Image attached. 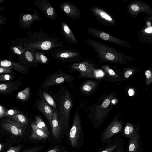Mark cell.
I'll return each instance as SVG.
<instances>
[{
  "label": "cell",
  "instance_id": "obj_1",
  "mask_svg": "<svg viewBox=\"0 0 152 152\" xmlns=\"http://www.w3.org/2000/svg\"><path fill=\"white\" fill-rule=\"evenodd\" d=\"M10 42L26 50H48L64 46L58 38L52 37L42 31L35 33L28 37L21 39L16 38Z\"/></svg>",
  "mask_w": 152,
  "mask_h": 152
},
{
  "label": "cell",
  "instance_id": "obj_2",
  "mask_svg": "<svg viewBox=\"0 0 152 152\" xmlns=\"http://www.w3.org/2000/svg\"><path fill=\"white\" fill-rule=\"evenodd\" d=\"M85 41L97 52L98 57L100 60L114 63L118 59V52L114 48L94 40L86 39Z\"/></svg>",
  "mask_w": 152,
  "mask_h": 152
},
{
  "label": "cell",
  "instance_id": "obj_3",
  "mask_svg": "<svg viewBox=\"0 0 152 152\" xmlns=\"http://www.w3.org/2000/svg\"><path fill=\"white\" fill-rule=\"evenodd\" d=\"M83 132L82 129L80 115L77 111L73 119L70 130L69 140L70 144L75 148L77 149L83 140Z\"/></svg>",
  "mask_w": 152,
  "mask_h": 152
},
{
  "label": "cell",
  "instance_id": "obj_4",
  "mask_svg": "<svg viewBox=\"0 0 152 152\" xmlns=\"http://www.w3.org/2000/svg\"><path fill=\"white\" fill-rule=\"evenodd\" d=\"M72 106V102L68 92L61 97L59 119L62 128L67 127L69 124V115Z\"/></svg>",
  "mask_w": 152,
  "mask_h": 152
},
{
  "label": "cell",
  "instance_id": "obj_5",
  "mask_svg": "<svg viewBox=\"0 0 152 152\" xmlns=\"http://www.w3.org/2000/svg\"><path fill=\"white\" fill-rule=\"evenodd\" d=\"M71 80L70 76L61 71L55 72L50 75L45 80L41 87L46 88L49 87L59 85L64 82H69Z\"/></svg>",
  "mask_w": 152,
  "mask_h": 152
},
{
  "label": "cell",
  "instance_id": "obj_6",
  "mask_svg": "<svg viewBox=\"0 0 152 152\" xmlns=\"http://www.w3.org/2000/svg\"><path fill=\"white\" fill-rule=\"evenodd\" d=\"M121 127L120 122L116 119H113L102 132L100 142L103 143L108 142L112 137L120 131Z\"/></svg>",
  "mask_w": 152,
  "mask_h": 152
},
{
  "label": "cell",
  "instance_id": "obj_7",
  "mask_svg": "<svg viewBox=\"0 0 152 152\" xmlns=\"http://www.w3.org/2000/svg\"><path fill=\"white\" fill-rule=\"evenodd\" d=\"M1 127L14 136H21L24 133V126L7 118L3 120Z\"/></svg>",
  "mask_w": 152,
  "mask_h": 152
},
{
  "label": "cell",
  "instance_id": "obj_8",
  "mask_svg": "<svg viewBox=\"0 0 152 152\" xmlns=\"http://www.w3.org/2000/svg\"><path fill=\"white\" fill-rule=\"evenodd\" d=\"M87 32L89 34L104 41L118 44L122 43L121 40L114 36L96 28H89Z\"/></svg>",
  "mask_w": 152,
  "mask_h": 152
},
{
  "label": "cell",
  "instance_id": "obj_9",
  "mask_svg": "<svg viewBox=\"0 0 152 152\" xmlns=\"http://www.w3.org/2000/svg\"><path fill=\"white\" fill-rule=\"evenodd\" d=\"M35 4L46 17L52 20H55L57 17L56 12L48 0H36Z\"/></svg>",
  "mask_w": 152,
  "mask_h": 152
},
{
  "label": "cell",
  "instance_id": "obj_10",
  "mask_svg": "<svg viewBox=\"0 0 152 152\" xmlns=\"http://www.w3.org/2000/svg\"><path fill=\"white\" fill-rule=\"evenodd\" d=\"M110 97L105 99L96 109L94 113V118L97 121H101L105 117L110 110Z\"/></svg>",
  "mask_w": 152,
  "mask_h": 152
},
{
  "label": "cell",
  "instance_id": "obj_11",
  "mask_svg": "<svg viewBox=\"0 0 152 152\" xmlns=\"http://www.w3.org/2000/svg\"><path fill=\"white\" fill-rule=\"evenodd\" d=\"M37 108L48 121L51 127L52 117L54 112V109L42 98L39 100L37 105Z\"/></svg>",
  "mask_w": 152,
  "mask_h": 152
},
{
  "label": "cell",
  "instance_id": "obj_12",
  "mask_svg": "<svg viewBox=\"0 0 152 152\" xmlns=\"http://www.w3.org/2000/svg\"><path fill=\"white\" fill-rule=\"evenodd\" d=\"M60 7L65 14L71 18L76 20L80 17V10L74 4L64 2L60 4Z\"/></svg>",
  "mask_w": 152,
  "mask_h": 152
},
{
  "label": "cell",
  "instance_id": "obj_13",
  "mask_svg": "<svg viewBox=\"0 0 152 152\" xmlns=\"http://www.w3.org/2000/svg\"><path fill=\"white\" fill-rule=\"evenodd\" d=\"M52 53L53 57L61 60L74 59L79 57L80 53L70 50H63L59 48L55 50Z\"/></svg>",
  "mask_w": 152,
  "mask_h": 152
},
{
  "label": "cell",
  "instance_id": "obj_14",
  "mask_svg": "<svg viewBox=\"0 0 152 152\" xmlns=\"http://www.w3.org/2000/svg\"><path fill=\"white\" fill-rule=\"evenodd\" d=\"M23 83L19 80L1 83L0 93L4 95L10 94Z\"/></svg>",
  "mask_w": 152,
  "mask_h": 152
},
{
  "label": "cell",
  "instance_id": "obj_15",
  "mask_svg": "<svg viewBox=\"0 0 152 152\" xmlns=\"http://www.w3.org/2000/svg\"><path fill=\"white\" fill-rule=\"evenodd\" d=\"M91 10V12L99 20L104 22L105 24H109L110 26L114 24L113 19L108 14L103 10L96 8H92Z\"/></svg>",
  "mask_w": 152,
  "mask_h": 152
},
{
  "label": "cell",
  "instance_id": "obj_16",
  "mask_svg": "<svg viewBox=\"0 0 152 152\" xmlns=\"http://www.w3.org/2000/svg\"><path fill=\"white\" fill-rule=\"evenodd\" d=\"M41 19L38 14L34 12L33 14H27L23 15L19 18L20 25L25 28L30 27L33 22Z\"/></svg>",
  "mask_w": 152,
  "mask_h": 152
},
{
  "label": "cell",
  "instance_id": "obj_17",
  "mask_svg": "<svg viewBox=\"0 0 152 152\" xmlns=\"http://www.w3.org/2000/svg\"><path fill=\"white\" fill-rule=\"evenodd\" d=\"M0 67H10L22 74L27 73L28 72L27 68L21 64L7 60L1 62Z\"/></svg>",
  "mask_w": 152,
  "mask_h": 152
},
{
  "label": "cell",
  "instance_id": "obj_18",
  "mask_svg": "<svg viewBox=\"0 0 152 152\" xmlns=\"http://www.w3.org/2000/svg\"><path fill=\"white\" fill-rule=\"evenodd\" d=\"M52 135L55 138H57L61 134L62 127L61 124L58 113L54 111L53 115L51 127Z\"/></svg>",
  "mask_w": 152,
  "mask_h": 152
},
{
  "label": "cell",
  "instance_id": "obj_19",
  "mask_svg": "<svg viewBox=\"0 0 152 152\" xmlns=\"http://www.w3.org/2000/svg\"><path fill=\"white\" fill-rule=\"evenodd\" d=\"M61 32L63 36L66 40L71 43L78 44L70 29L66 24L64 22L61 23Z\"/></svg>",
  "mask_w": 152,
  "mask_h": 152
},
{
  "label": "cell",
  "instance_id": "obj_20",
  "mask_svg": "<svg viewBox=\"0 0 152 152\" xmlns=\"http://www.w3.org/2000/svg\"><path fill=\"white\" fill-rule=\"evenodd\" d=\"M32 129L31 133L29 138L32 139L41 140L46 139L48 136L39 129L34 122L31 124Z\"/></svg>",
  "mask_w": 152,
  "mask_h": 152
},
{
  "label": "cell",
  "instance_id": "obj_21",
  "mask_svg": "<svg viewBox=\"0 0 152 152\" xmlns=\"http://www.w3.org/2000/svg\"><path fill=\"white\" fill-rule=\"evenodd\" d=\"M77 66L75 67L79 70L82 75L87 76L89 77H91L92 73L94 69L87 62L80 63L77 64Z\"/></svg>",
  "mask_w": 152,
  "mask_h": 152
},
{
  "label": "cell",
  "instance_id": "obj_22",
  "mask_svg": "<svg viewBox=\"0 0 152 152\" xmlns=\"http://www.w3.org/2000/svg\"><path fill=\"white\" fill-rule=\"evenodd\" d=\"M106 148L99 152H114L119 147V142L118 138L115 137L108 142Z\"/></svg>",
  "mask_w": 152,
  "mask_h": 152
},
{
  "label": "cell",
  "instance_id": "obj_23",
  "mask_svg": "<svg viewBox=\"0 0 152 152\" xmlns=\"http://www.w3.org/2000/svg\"><path fill=\"white\" fill-rule=\"evenodd\" d=\"M6 117L24 126L26 125L28 123V120L27 118L22 114L19 113L12 115L8 116Z\"/></svg>",
  "mask_w": 152,
  "mask_h": 152
},
{
  "label": "cell",
  "instance_id": "obj_24",
  "mask_svg": "<svg viewBox=\"0 0 152 152\" xmlns=\"http://www.w3.org/2000/svg\"><path fill=\"white\" fill-rule=\"evenodd\" d=\"M34 123L37 127L48 136L49 132L48 127L42 119L39 116L35 118Z\"/></svg>",
  "mask_w": 152,
  "mask_h": 152
},
{
  "label": "cell",
  "instance_id": "obj_25",
  "mask_svg": "<svg viewBox=\"0 0 152 152\" xmlns=\"http://www.w3.org/2000/svg\"><path fill=\"white\" fill-rule=\"evenodd\" d=\"M30 88L27 87L19 92L16 96L17 99L23 101H26L29 97Z\"/></svg>",
  "mask_w": 152,
  "mask_h": 152
},
{
  "label": "cell",
  "instance_id": "obj_26",
  "mask_svg": "<svg viewBox=\"0 0 152 152\" xmlns=\"http://www.w3.org/2000/svg\"><path fill=\"white\" fill-rule=\"evenodd\" d=\"M30 50H26L24 53L25 58L24 59L25 60H24V63L26 64L28 63H34L37 61L35 58V55H34L33 53Z\"/></svg>",
  "mask_w": 152,
  "mask_h": 152
},
{
  "label": "cell",
  "instance_id": "obj_27",
  "mask_svg": "<svg viewBox=\"0 0 152 152\" xmlns=\"http://www.w3.org/2000/svg\"><path fill=\"white\" fill-rule=\"evenodd\" d=\"M96 86V82L89 81L85 82L82 85L81 89L83 91L89 92L92 91Z\"/></svg>",
  "mask_w": 152,
  "mask_h": 152
},
{
  "label": "cell",
  "instance_id": "obj_28",
  "mask_svg": "<svg viewBox=\"0 0 152 152\" xmlns=\"http://www.w3.org/2000/svg\"><path fill=\"white\" fill-rule=\"evenodd\" d=\"M42 95L43 98L44 99L56 110V104L53 98L49 94L45 92H43Z\"/></svg>",
  "mask_w": 152,
  "mask_h": 152
},
{
  "label": "cell",
  "instance_id": "obj_29",
  "mask_svg": "<svg viewBox=\"0 0 152 152\" xmlns=\"http://www.w3.org/2000/svg\"><path fill=\"white\" fill-rule=\"evenodd\" d=\"M34 55L37 62L42 63H46L47 62V58L42 53L37 52Z\"/></svg>",
  "mask_w": 152,
  "mask_h": 152
},
{
  "label": "cell",
  "instance_id": "obj_30",
  "mask_svg": "<svg viewBox=\"0 0 152 152\" xmlns=\"http://www.w3.org/2000/svg\"><path fill=\"white\" fill-rule=\"evenodd\" d=\"M15 78L14 75L11 74H2L0 75V81H11Z\"/></svg>",
  "mask_w": 152,
  "mask_h": 152
},
{
  "label": "cell",
  "instance_id": "obj_31",
  "mask_svg": "<svg viewBox=\"0 0 152 152\" xmlns=\"http://www.w3.org/2000/svg\"><path fill=\"white\" fill-rule=\"evenodd\" d=\"M43 145H39L28 148L20 152H39L43 148Z\"/></svg>",
  "mask_w": 152,
  "mask_h": 152
},
{
  "label": "cell",
  "instance_id": "obj_32",
  "mask_svg": "<svg viewBox=\"0 0 152 152\" xmlns=\"http://www.w3.org/2000/svg\"><path fill=\"white\" fill-rule=\"evenodd\" d=\"M21 112L17 110L11 109L6 110L4 115V117L12 115L18 114L20 113Z\"/></svg>",
  "mask_w": 152,
  "mask_h": 152
},
{
  "label": "cell",
  "instance_id": "obj_33",
  "mask_svg": "<svg viewBox=\"0 0 152 152\" xmlns=\"http://www.w3.org/2000/svg\"><path fill=\"white\" fill-rule=\"evenodd\" d=\"M12 50L15 53L20 55L22 56L23 53H24L26 50L22 49L20 47L15 45L12 47Z\"/></svg>",
  "mask_w": 152,
  "mask_h": 152
},
{
  "label": "cell",
  "instance_id": "obj_34",
  "mask_svg": "<svg viewBox=\"0 0 152 152\" xmlns=\"http://www.w3.org/2000/svg\"><path fill=\"white\" fill-rule=\"evenodd\" d=\"M12 69L8 67H0V74H14L12 71Z\"/></svg>",
  "mask_w": 152,
  "mask_h": 152
},
{
  "label": "cell",
  "instance_id": "obj_35",
  "mask_svg": "<svg viewBox=\"0 0 152 152\" xmlns=\"http://www.w3.org/2000/svg\"><path fill=\"white\" fill-rule=\"evenodd\" d=\"M104 75L103 72L100 70H94L92 73L91 77H94L96 78H99L102 77Z\"/></svg>",
  "mask_w": 152,
  "mask_h": 152
},
{
  "label": "cell",
  "instance_id": "obj_36",
  "mask_svg": "<svg viewBox=\"0 0 152 152\" xmlns=\"http://www.w3.org/2000/svg\"><path fill=\"white\" fill-rule=\"evenodd\" d=\"M21 148V145L11 147L5 152H19Z\"/></svg>",
  "mask_w": 152,
  "mask_h": 152
},
{
  "label": "cell",
  "instance_id": "obj_37",
  "mask_svg": "<svg viewBox=\"0 0 152 152\" xmlns=\"http://www.w3.org/2000/svg\"><path fill=\"white\" fill-rule=\"evenodd\" d=\"M6 111L4 108L3 106L0 105V118H2L4 117V114Z\"/></svg>",
  "mask_w": 152,
  "mask_h": 152
},
{
  "label": "cell",
  "instance_id": "obj_38",
  "mask_svg": "<svg viewBox=\"0 0 152 152\" xmlns=\"http://www.w3.org/2000/svg\"><path fill=\"white\" fill-rule=\"evenodd\" d=\"M47 152H62L61 149L58 147H55L50 149Z\"/></svg>",
  "mask_w": 152,
  "mask_h": 152
},
{
  "label": "cell",
  "instance_id": "obj_39",
  "mask_svg": "<svg viewBox=\"0 0 152 152\" xmlns=\"http://www.w3.org/2000/svg\"><path fill=\"white\" fill-rule=\"evenodd\" d=\"M131 130V129H130L129 126H126L124 129L125 134L126 135H128L130 132V130Z\"/></svg>",
  "mask_w": 152,
  "mask_h": 152
},
{
  "label": "cell",
  "instance_id": "obj_40",
  "mask_svg": "<svg viewBox=\"0 0 152 152\" xmlns=\"http://www.w3.org/2000/svg\"><path fill=\"white\" fill-rule=\"evenodd\" d=\"M132 10L134 11H137L139 9V7L136 5L133 4L131 6Z\"/></svg>",
  "mask_w": 152,
  "mask_h": 152
},
{
  "label": "cell",
  "instance_id": "obj_41",
  "mask_svg": "<svg viewBox=\"0 0 152 152\" xmlns=\"http://www.w3.org/2000/svg\"><path fill=\"white\" fill-rule=\"evenodd\" d=\"M135 147L133 143H131L129 146V151L131 152L133 151L135 149Z\"/></svg>",
  "mask_w": 152,
  "mask_h": 152
},
{
  "label": "cell",
  "instance_id": "obj_42",
  "mask_svg": "<svg viewBox=\"0 0 152 152\" xmlns=\"http://www.w3.org/2000/svg\"><path fill=\"white\" fill-rule=\"evenodd\" d=\"M132 71L130 70L127 71L124 74V77L125 78H127L129 77V76L131 74H132Z\"/></svg>",
  "mask_w": 152,
  "mask_h": 152
},
{
  "label": "cell",
  "instance_id": "obj_43",
  "mask_svg": "<svg viewBox=\"0 0 152 152\" xmlns=\"http://www.w3.org/2000/svg\"><path fill=\"white\" fill-rule=\"evenodd\" d=\"M145 76L147 79H149L151 77V73L150 71L149 70H147L145 72Z\"/></svg>",
  "mask_w": 152,
  "mask_h": 152
},
{
  "label": "cell",
  "instance_id": "obj_44",
  "mask_svg": "<svg viewBox=\"0 0 152 152\" xmlns=\"http://www.w3.org/2000/svg\"><path fill=\"white\" fill-rule=\"evenodd\" d=\"M107 71L108 73L111 76H114L115 75V72L112 69L108 68L107 69Z\"/></svg>",
  "mask_w": 152,
  "mask_h": 152
},
{
  "label": "cell",
  "instance_id": "obj_45",
  "mask_svg": "<svg viewBox=\"0 0 152 152\" xmlns=\"http://www.w3.org/2000/svg\"><path fill=\"white\" fill-rule=\"evenodd\" d=\"M128 94L129 96H132L134 94V91L132 89H129L128 91Z\"/></svg>",
  "mask_w": 152,
  "mask_h": 152
},
{
  "label": "cell",
  "instance_id": "obj_46",
  "mask_svg": "<svg viewBox=\"0 0 152 152\" xmlns=\"http://www.w3.org/2000/svg\"><path fill=\"white\" fill-rule=\"evenodd\" d=\"M121 147H119L114 152H122Z\"/></svg>",
  "mask_w": 152,
  "mask_h": 152
},
{
  "label": "cell",
  "instance_id": "obj_47",
  "mask_svg": "<svg viewBox=\"0 0 152 152\" xmlns=\"http://www.w3.org/2000/svg\"><path fill=\"white\" fill-rule=\"evenodd\" d=\"M145 31L148 33H151L152 32V28H147L145 30Z\"/></svg>",
  "mask_w": 152,
  "mask_h": 152
},
{
  "label": "cell",
  "instance_id": "obj_48",
  "mask_svg": "<svg viewBox=\"0 0 152 152\" xmlns=\"http://www.w3.org/2000/svg\"><path fill=\"white\" fill-rule=\"evenodd\" d=\"M0 151H1L3 148L4 145H3L2 144H0Z\"/></svg>",
  "mask_w": 152,
  "mask_h": 152
}]
</instances>
